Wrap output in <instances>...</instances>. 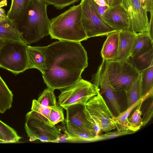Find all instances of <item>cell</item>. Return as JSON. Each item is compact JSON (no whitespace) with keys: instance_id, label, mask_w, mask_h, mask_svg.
Segmentation results:
<instances>
[{"instance_id":"18","label":"cell","mask_w":153,"mask_h":153,"mask_svg":"<svg viewBox=\"0 0 153 153\" xmlns=\"http://www.w3.org/2000/svg\"><path fill=\"white\" fill-rule=\"evenodd\" d=\"M128 61L140 73L153 65V49L142 54L130 56Z\"/></svg>"},{"instance_id":"31","label":"cell","mask_w":153,"mask_h":153,"mask_svg":"<svg viewBox=\"0 0 153 153\" xmlns=\"http://www.w3.org/2000/svg\"><path fill=\"white\" fill-rule=\"evenodd\" d=\"M48 5H53L57 9H62L64 7L74 4L80 0H41Z\"/></svg>"},{"instance_id":"3","label":"cell","mask_w":153,"mask_h":153,"mask_svg":"<svg viewBox=\"0 0 153 153\" xmlns=\"http://www.w3.org/2000/svg\"><path fill=\"white\" fill-rule=\"evenodd\" d=\"M49 35L59 40L80 42L88 39L82 22L80 4L50 20Z\"/></svg>"},{"instance_id":"5","label":"cell","mask_w":153,"mask_h":153,"mask_svg":"<svg viewBox=\"0 0 153 153\" xmlns=\"http://www.w3.org/2000/svg\"><path fill=\"white\" fill-rule=\"evenodd\" d=\"M105 60L109 83L117 91H125L140 76V73L128 61Z\"/></svg>"},{"instance_id":"1","label":"cell","mask_w":153,"mask_h":153,"mask_svg":"<svg viewBox=\"0 0 153 153\" xmlns=\"http://www.w3.org/2000/svg\"><path fill=\"white\" fill-rule=\"evenodd\" d=\"M41 48L45 58L42 77L48 87L65 89L81 78L88 57L80 42L59 40Z\"/></svg>"},{"instance_id":"39","label":"cell","mask_w":153,"mask_h":153,"mask_svg":"<svg viewBox=\"0 0 153 153\" xmlns=\"http://www.w3.org/2000/svg\"><path fill=\"white\" fill-rule=\"evenodd\" d=\"M93 1L95 3L101 6H108L106 0H94Z\"/></svg>"},{"instance_id":"32","label":"cell","mask_w":153,"mask_h":153,"mask_svg":"<svg viewBox=\"0 0 153 153\" xmlns=\"http://www.w3.org/2000/svg\"><path fill=\"white\" fill-rule=\"evenodd\" d=\"M135 132L130 130H117L116 131L107 132L105 134L99 135L100 141L111 139L126 135L132 134Z\"/></svg>"},{"instance_id":"27","label":"cell","mask_w":153,"mask_h":153,"mask_svg":"<svg viewBox=\"0 0 153 153\" xmlns=\"http://www.w3.org/2000/svg\"><path fill=\"white\" fill-rule=\"evenodd\" d=\"M149 93L141 98V102L137 107L131 116L128 118V121L129 130L134 132L137 131L143 126V121L141 117L140 108L142 104Z\"/></svg>"},{"instance_id":"2","label":"cell","mask_w":153,"mask_h":153,"mask_svg":"<svg viewBox=\"0 0 153 153\" xmlns=\"http://www.w3.org/2000/svg\"><path fill=\"white\" fill-rule=\"evenodd\" d=\"M47 6L41 0H30L24 12L14 21L26 45L37 42L49 35L50 20Z\"/></svg>"},{"instance_id":"11","label":"cell","mask_w":153,"mask_h":153,"mask_svg":"<svg viewBox=\"0 0 153 153\" xmlns=\"http://www.w3.org/2000/svg\"><path fill=\"white\" fill-rule=\"evenodd\" d=\"M97 94L91 98L85 105V108L98 123L101 131L109 132L116 128L112 118L114 116L103 96L97 89Z\"/></svg>"},{"instance_id":"38","label":"cell","mask_w":153,"mask_h":153,"mask_svg":"<svg viewBox=\"0 0 153 153\" xmlns=\"http://www.w3.org/2000/svg\"><path fill=\"white\" fill-rule=\"evenodd\" d=\"M107 4L109 7L118 4H121L123 0H106Z\"/></svg>"},{"instance_id":"33","label":"cell","mask_w":153,"mask_h":153,"mask_svg":"<svg viewBox=\"0 0 153 153\" xmlns=\"http://www.w3.org/2000/svg\"><path fill=\"white\" fill-rule=\"evenodd\" d=\"M83 110L85 118L91 124L95 132L96 135L97 136L99 135L101 132V131L99 124L86 111L85 108V105Z\"/></svg>"},{"instance_id":"41","label":"cell","mask_w":153,"mask_h":153,"mask_svg":"<svg viewBox=\"0 0 153 153\" xmlns=\"http://www.w3.org/2000/svg\"><path fill=\"white\" fill-rule=\"evenodd\" d=\"M5 42L0 39V49L4 43Z\"/></svg>"},{"instance_id":"15","label":"cell","mask_w":153,"mask_h":153,"mask_svg":"<svg viewBox=\"0 0 153 153\" xmlns=\"http://www.w3.org/2000/svg\"><path fill=\"white\" fill-rule=\"evenodd\" d=\"M27 69L36 68L43 73L45 68V58L41 47L27 45Z\"/></svg>"},{"instance_id":"10","label":"cell","mask_w":153,"mask_h":153,"mask_svg":"<svg viewBox=\"0 0 153 153\" xmlns=\"http://www.w3.org/2000/svg\"><path fill=\"white\" fill-rule=\"evenodd\" d=\"M93 84L103 94L113 112L117 115L123 111V108L120 97L125 94V91H118L110 85L108 78L105 68V62L103 59L97 72L92 77Z\"/></svg>"},{"instance_id":"24","label":"cell","mask_w":153,"mask_h":153,"mask_svg":"<svg viewBox=\"0 0 153 153\" xmlns=\"http://www.w3.org/2000/svg\"><path fill=\"white\" fill-rule=\"evenodd\" d=\"M125 92L126 99L127 108L142 98L140 75L138 78Z\"/></svg>"},{"instance_id":"21","label":"cell","mask_w":153,"mask_h":153,"mask_svg":"<svg viewBox=\"0 0 153 153\" xmlns=\"http://www.w3.org/2000/svg\"><path fill=\"white\" fill-rule=\"evenodd\" d=\"M13 95L0 76V113H4L12 107Z\"/></svg>"},{"instance_id":"43","label":"cell","mask_w":153,"mask_h":153,"mask_svg":"<svg viewBox=\"0 0 153 153\" xmlns=\"http://www.w3.org/2000/svg\"><path fill=\"white\" fill-rule=\"evenodd\" d=\"M93 0V1L94 0Z\"/></svg>"},{"instance_id":"9","label":"cell","mask_w":153,"mask_h":153,"mask_svg":"<svg viewBox=\"0 0 153 153\" xmlns=\"http://www.w3.org/2000/svg\"><path fill=\"white\" fill-rule=\"evenodd\" d=\"M97 90L94 84L81 78L61 92L58 97L59 105L65 109L75 104L85 105L97 94Z\"/></svg>"},{"instance_id":"14","label":"cell","mask_w":153,"mask_h":153,"mask_svg":"<svg viewBox=\"0 0 153 153\" xmlns=\"http://www.w3.org/2000/svg\"><path fill=\"white\" fill-rule=\"evenodd\" d=\"M118 49L116 57L112 60L128 61L135 44L137 34L128 30L119 31Z\"/></svg>"},{"instance_id":"7","label":"cell","mask_w":153,"mask_h":153,"mask_svg":"<svg viewBox=\"0 0 153 153\" xmlns=\"http://www.w3.org/2000/svg\"><path fill=\"white\" fill-rule=\"evenodd\" d=\"M82 20L88 38L107 36L116 31L98 13L92 0H81Z\"/></svg>"},{"instance_id":"19","label":"cell","mask_w":153,"mask_h":153,"mask_svg":"<svg viewBox=\"0 0 153 153\" xmlns=\"http://www.w3.org/2000/svg\"><path fill=\"white\" fill-rule=\"evenodd\" d=\"M141 98L116 116H114L112 119L118 131L128 130L129 129L128 118L132 111L140 103Z\"/></svg>"},{"instance_id":"23","label":"cell","mask_w":153,"mask_h":153,"mask_svg":"<svg viewBox=\"0 0 153 153\" xmlns=\"http://www.w3.org/2000/svg\"><path fill=\"white\" fill-rule=\"evenodd\" d=\"M140 76L142 98L153 90V65L142 71Z\"/></svg>"},{"instance_id":"37","label":"cell","mask_w":153,"mask_h":153,"mask_svg":"<svg viewBox=\"0 0 153 153\" xmlns=\"http://www.w3.org/2000/svg\"><path fill=\"white\" fill-rule=\"evenodd\" d=\"M7 5L5 4H0V22L4 21L7 18L5 10L2 8Z\"/></svg>"},{"instance_id":"36","label":"cell","mask_w":153,"mask_h":153,"mask_svg":"<svg viewBox=\"0 0 153 153\" xmlns=\"http://www.w3.org/2000/svg\"><path fill=\"white\" fill-rule=\"evenodd\" d=\"M94 4L97 12L99 15L103 18L105 13L109 7L108 6L104 7L101 6L96 4L95 3Z\"/></svg>"},{"instance_id":"4","label":"cell","mask_w":153,"mask_h":153,"mask_svg":"<svg viewBox=\"0 0 153 153\" xmlns=\"http://www.w3.org/2000/svg\"><path fill=\"white\" fill-rule=\"evenodd\" d=\"M85 105L76 104L71 105L65 109L66 116L65 132L68 140L97 141L95 132L85 116L83 110Z\"/></svg>"},{"instance_id":"22","label":"cell","mask_w":153,"mask_h":153,"mask_svg":"<svg viewBox=\"0 0 153 153\" xmlns=\"http://www.w3.org/2000/svg\"><path fill=\"white\" fill-rule=\"evenodd\" d=\"M30 0H11L10 7L7 16V18L15 21L25 11Z\"/></svg>"},{"instance_id":"25","label":"cell","mask_w":153,"mask_h":153,"mask_svg":"<svg viewBox=\"0 0 153 153\" xmlns=\"http://www.w3.org/2000/svg\"><path fill=\"white\" fill-rule=\"evenodd\" d=\"M21 138L14 129L0 120V140L2 143L19 142Z\"/></svg>"},{"instance_id":"35","label":"cell","mask_w":153,"mask_h":153,"mask_svg":"<svg viewBox=\"0 0 153 153\" xmlns=\"http://www.w3.org/2000/svg\"><path fill=\"white\" fill-rule=\"evenodd\" d=\"M147 33L151 40L153 42V13L150 14Z\"/></svg>"},{"instance_id":"40","label":"cell","mask_w":153,"mask_h":153,"mask_svg":"<svg viewBox=\"0 0 153 153\" xmlns=\"http://www.w3.org/2000/svg\"><path fill=\"white\" fill-rule=\"evenodd\" d=\"M7 0H0V4H5L7 5Z\"/></svg>"},{"instance_id":"26","label":"cell","mask_w":153,"mask_h":153,"mask_svg":"<svg viewBox=\"0 0 153 153\" xmlns=\"http://www.w3.org/2000/svg\"><path fill=\"white\" fill-rule=\"evenodd\" d=\"M142 116L143 126H144L150 121L153 116V90L148 94L143 102L140 108Z\"/></svg>"},{"instance_id":"28","label":"cell","mask_w":153,"mask_h":153,"mask_svg":"<svg viewBox=\"0 0 153 153\" xmlns=\"http://www.w3.org/2000/svg\"><path fill=\"white\" fill-rule=\"evenodd\" d=\"M51 108L44 107L40 104L36 99L33 100L31 110L34 112L47 124L53 126L50 120V115Z\"/></svg>"},{"instance_id":"6","label":"cell","mask_w":153,"mask_h":153,"mask_svg":"<svg viewBox=\"0 0 153 153\" xmlns=\"http://www.w3.org/2000/svg\"><path fill=\"white\" fill-rule=\"evenodd\" d=\"M26 46L19 42H5L0 49V67L16 75L27 69Z\"/></svg>"},{"instance_id":"12","label":"cell","mask_w":153,"mask_h":153,"mask_svg":"<svg viewBox=\"0 0 153 153\" xmlns=\"http://www.w3.org/2000/svg\"><path fill=\"white\" fill-rule=\"evenodd\" d=\"M129 19L128 30L136 34L147 32L149 20L147 12L138 0H123L121 4Z\"/></svg>"},{"instance_id":"34","label":"cell","mask_w":153,"mask_h":153,"mask_svg":"<svg viewBox=\"0 0 153 153\" xmlns=\"http://www.w3.org/2000/svg\"><path fill=\"white\" fill-rule=\"evenodd\" d=\"M147 12L153 13V0H138Z\"/></svg>"},{"instance_id":"13","label":"cell","mask_w":153,"mask_h":153,"mask_svg":"<svg viewBox=\"0 0 153 153\" xmlns=\"http://www.w3.org/2000/svg\"><path fill=\"white\" fill-rule=\"evenodd\" d=\"M116 31L128 30L129 19L126 12L121 4L109 7L103 17Z\"/></svg>"},{"instance_id":"16","label":"cell","mask_w":153,"mask_h":153,"mask_svg":"<svg viewBox=\"0 0 153 153\" xmlns=\"http://www.w3.org/2000/svg\"><path fill=\"white\" fill-rule=\"evenodd\" d=\"M106 39L103 45L101 51V56L103 59L113 60L117 53L119 41V33L116 31L107 36Z\"/></svg>"},{"instance_id":"8","label":"cell","mask_w":153,"mask_h":153,"mask_svg":"<svg viewBox=\"0 0 153 153\" xmlns=\"http://www.w3.org/2000/svg\"><path fill=\"white\" fill-rule=\"evenodd\" d=\"M25 118V128L30 141L59 142L62 134L60 129L47 124L32 110L27 114Z\"/></svg>"},{"instance_id":"42","label":"cell","mask_w":153,"mask_h":153,"mask_svg":"<svg viewBox=\"0 0 153 153\" xmlns=\"http://www.w3.org/2000/svg\"><path fill=\"white\" fill-rule=\"evenodd\" d=\"M0 143H1V141L0 140Z\"/></svg>"},{"instance_id":"29","label":"cell","mask_w":153,"mask_h":153,"mask_svg":"<svg viewBox=\"0 0 153 153\" xmlns=\"http://www.w3.org/2000/svg\"><path fill=\"white\" fill-rule=\"evenodd\" d=\"M54 91V90L48 87L38 97L37 101L45 107L52 108L55 106L57 104Z\"/></svg>"},{"instance_id":"20","label":"cell","mask_w":153,"mask_h":153,"mask_svg":"<svg viewBox=\"0 0 153 153\" xmlns=\"http://www.w3.org/2000/svg\"><path fill=\"white\" fill-rule=\"evenodd\" d=\"M137 34L136 40L130 56L142 54L153 49V42L147 32Z\"/></svg>"},{"instance_id":"17","label":"cell","mask_w":153,"mask_h":153,"mask_svg":"<svg viewBox=\"0 0 153 153\" xmlns=\"http://www.w3.org/2000/svg\"><path fill=\"white\" fill-rule=\"evenodd\" d=\"M0 39L4 42H16L25 44L14 21L7 18L4 21L0 22Z\"/></svg>"},{"instance_id":"30","label":"cell","mask_w":153,"mask_h":153,"mask_svg":"<svg viewBox=\"0 0 153 153\" xmlns=\"http://www.w3.org/2000/svg\"><path fill=\"white\" fill-rule=\"evenodd\" d=\"M50 118L51 122L54 126L60 122H63L65 120L63 108L57 105L51 108Z\"/></svg>"}]
</instances>
